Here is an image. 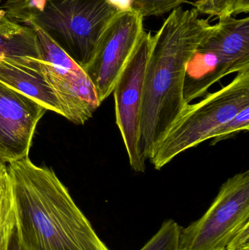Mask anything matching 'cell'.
Segmentation results:
<instances>
[{
	"label": "cell",
	"mask_w": 249,
	"mask_h": 250,
	"mask_svg": "<svg viewBox=\"0 0 249 250\" xmlns=\"http://www.w3.org/2000/svg\"><path fill=\"white\" fill-rule=\"evenodd\" d=\"M193 6L200 15L218 19L249 12V0H194Z\"/></svg>",
	"instance_id": "obj_14"
},
{
	"label": "cell",
	"mask_w": 249,
	"mask_h": 250,
	"mask_svg": "<svg viewBox=\"0 0 249 250\" xmlns=\"http://www.w3.org/2000/svg\"><path fill=\"white\" fill-rule=\"evenodd\" d=\"M249 106V68L197 104H188L155 147L149 160L160 170L177 156L210 139L221 125Z\"/></svg>",
	"instance_id": "obj_3"
},
{
	"label": "cell",
	"mask_w": 249,
	"mask_h": 250,
	"mask_svg": "<svg viewBox=\"0 0 249 250\" xmlns=\"http://www.w3.org/2000/svg\"><path fill=\"white\" fill-rule=\"evenodd\" d=\"M181 229L173 220L164 222L157 233L140 250H181Z\"/></svg>",
	"instance_id": "obj_16"
},
{
	"label": "cell",
	"mask_w": 249,
	"mask_h": 250,
	"mask_svg": "<svg viewBox=\"0 0 249 250\" xmlns=\"http://www.w3.org/2000/svg\"><path fill=\"white\" fill-rule=\"evenodd\" d=\"M15 233H16V232H15ZM20 250V248H19V245H18L16 234H14V236H13V242H12L11 246H10V250Z\"/></svg>",
	"instance_id": "obj_21"
},
{
	"label": "cell",
	"mask_w": 249,
	"mask_h": 250,
	"mask_svg": "<svg viewBox=\"0 0 249 250\" xmlns=\"http://www.w3.org/2000/svg\"><path fill=\"white\" fill-rule=\"evenodd\" d=\"M45 0H6L0 11L11 20L24 23L28 26L31 21L42 11Z\"/></svg>",
	"instance_id": "obj_15"
},
{
	"label": "cell",
	"mask_w": 249,
	"mask_h": 250,
	"mask_svg": "<svg viewBox=\"0 0 249 250\" xmlns=\"http://www.w3.org/2000/svg\"><path fill=\"white\" fill-rule=\"evenodd\" d=\"M187 0H131V10L142 17L159 16L172 12Z\"/></svg>",
	"instance_id": "obj_17"
},
{
	"label": "cell",
	"mask_w": 249,
	"mask_h": 250,
	"mask_svg": "<svg viewBox=\"0 0 249 250\" xmlns=\"http://www.w3.org/2000/svg\"><path fill=\"white\" fill-rule=\"evenodd\" d=\"M29 26L37 35L41 71L58 100L63 117L74 124H85L101 105L92 81L40 28Z\"/></svg>",
	"instance_id": "obj_6"
},
{
	"label": "cell",
	"mask_w": 249,
	"mask_h": 250,
	"mask_svg": "<svg viewBox=\"0 0 249 250\" xmlns=\"http://www.w3.org/2000/svg\"><path fill=\"white\" fill-rule=\"evenodd\" d=\"M196 54L209 56L213 69L204 77L184 84V97L187 104L204 95L225 76L249 68V18L219 19Z\"/></svg>",
	"instance_id": "obj_8"
},
{
	"label": "cell",
	"mask_w": 249,
	"mask_h": 250,
	"mask_svg": "<svg viewBox=\"0 0 249 250\" xmlns=\"http://www.w3.org/2000/svg\"><path fill=\"white\" fill-rule=\"evenodd\" d=\"M0 82L32 98L46 111L62 116L58 100L41 71L39 57L12 58L0 53Z\"/></svg>",
	"instance_id": "obj_11"
},
{
	"label": "cell",
	"mask_w": 249,
	"mask_h": 250,
	"mask_svg": "<svg viewBox=\"0 0 249 250\" xmlns=\"http://www.w3.org/2000/svg\"><path fill=\"white\" fill-rule=\"evenodd\" d=\"M249 130V106L241 110L238 114L225 124L221 125L211 135V145H216L219 141L227 139L229 137Z\"/></svg>",
	"instance_id": "obj_18"
},
{
	"label": "cell",
	"mask_w": 249,
	"mask_h": 250,
	"mask_svg": "<svg viewBox=\"0 0 249 250\" xmlns=\"http://www.w3.org/2000/svg\"><path fill=\"white\" fill-rule=\"evenodd\" d=\"M249 225V170L229 178L204 215L181 229V250H225Z\"/></svg>",
	"instance_id": "obj_5"
},
{
	"label": "cell",
	"mask_w": 249,
	"mask_h": 250,
	"mask_svg": "<svg viewBox=\"0 0 249 250\" xmlns=\"http://www.w3.org/2000/svg\"><path fill=\"white\" fill-rule=\"evenodd\" d=\"M152 33L143 31L112 93L115 101V123L122 137L131 168L146 171V160L140 151V117L143 80L150 51Z\"/></svg>",
	"instance_id": "obj_7"
},
{
	"label": "cell",
	"mask_w": 249,
	"mask_h": 250,
	"mask_svg": "<svg viewBox=\"0 0 249 250\" xmlns=\"http://www.w3.org/2000/svg\"><path fill=\"white\" fill-rule=\"evenodd\" d=\"M143 31V18L128 10L120 12L102 33L93 58L83 69L95 86L100 104L112 94Z\"/></svg>",
	"instance_id": "obj_9"
},
{
	"label": "cell",
	"mask_w": 249,
	"mask_h": 250,
	"mask_svg": "<svg viewBox=\"0 0 249 250\" xmlns=\"http://www.w3.org/2000/svg\"><path fill=\"white\" fill-rule=\"evenodd\" d=\"M120 12L109 0H45L29 25L40 28L84 69L104 31Z\"/></svg>",
	"instance_id": "obj_4"
},
{
	"label": "cell",
	"mask_w": 249,
	"mask_h": 250,
	"mask_svg": "<svg viewBox=\"0 0 249 250\" xmlns=\"http://www.w3.org/2000/svg\"><path fill=\"white\" fill-rule=\"evenodd\" d=\"M225 250H249V225L234 236Z\"/></svg>",
	"instance_id": "obj_19"
},
{
	"label": "cell",
	"mask_w": 249,
	"mask_h": 250,
	"mask_svg": "<svg viewBox=\"0 0 249 250\" xmlns=\"http://www.w3.org/2000/svg\"><path fill=\"white\" fill-rule=\"evenodd\" d=\"M46 110L36 101L0 82V160L29 157L32 138Z\"/></svg>",
	"instance_id": "obj_10"
},
{
	"label": "cell",
	"mask_w": 249,
	"mask_h": 250,
	"mask_svg": "<svg viewBox=\"0 0 249 250\" xmlns=\"http://www.w3.org/2000/svg\"><path fill=\"white\" fill-rule=\"evenodd\" d=\"M195 8L172 10L152 35L143 80L140 151L145 160L188 104L184 97L189 64L213 29Z\"/></svg>",
	"instance_id": "obj_1"
},
{
	"label": "cell",
	"mask_w": 249,
	"mask_h": 250,
	"mask_svg": "<svg viewBox=\"0 0 249 250\" xmlns=\"http://www.w3.org/2000/svg\"><path fill=\"white\" fill-rule=\"evenodd\" d=\"M0 53L12 58L39 57L38 40L33 28L11 20L1 11Z\"/></svg>",
	"instance_id": "obj_12"
},
{
	"label": "cell",
	"mask_w": 249,
	"mask_h": 250,
	"mask_svg": "<svg viewBox=\"0 0 249 250\" xmlns=\"http://www.w3.org/2000/svg\"><path fill=\"white\" fill-rule=\"evenodd\" d=\"M120 11L131 10V0H109Z\"/></svg>",
	"instance_id": "obj_20"
},
{
	"label": "cell",
	"mask_w": 249,
	"mask_h": 250,
	"mask_svg": "<svg viewBox=\"0 0 249 250\" xmlns=\"http://www.w3.org/2000/svg\"><path fill=\"white\" fill-rule=\"evenodd\" d=\"M1 0H0V6H1Z\"/></svg>",
	"instance_id": "obj_23"
},
{
	"label": "cell",
	"mask_w": 249,
	"mask_h": 250,
	"mask_svg": "<svg viewBox=\"0 0 249 250\" xmlns=\"http://www.w3.org/2000/svg\"><path fill=\"white\" fill-rule=\"evenodd\" d=\"M20 250H109L55 172L29 157L8 163Z\"/></svg>",
	"instance_id": "obj_2"
},
{
	"label": "cell",
	"mask_w": 249,
	"mask_h": 250,
	"mask_svg": "<svg viewBox=\"0 0 249 250\" xmlns=\"http://www.w3.org/2000/svg\"><path fill=\"white\" fill-rule=\"evenodd\" d=\"M16 229V207L8 172L0 176V250H9Z\"/></svg>",
	"instance_id": "obj_13"
},
{
	"label": "cell",
	"mask_w": 249,
	"mask_h": 250,
	"mask_svg": "<svg viewBox=\"0 0 249 250\" xmlns=\"http://www.w3.org/2000/svg\"><path fill=\"white\" fill-rule=\"evenodd\" d=\"M7 171V166L5 163L0 160V176L4 175Z\"/></svg>",
	"instance_id": "obj_22"
}]
</instances>
